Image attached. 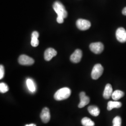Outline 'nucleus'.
I'll return each instance as SVG.
<instances>
[{
	"label": "nucleus",
	"instance_id": "nucleus-1",
	"mask_svg": "<svg viewBox=\"0 0 126 126\" xmlns=\"http://www.w3.org/2000/svg\"><path fill=\"white\" fill-rule=\"evenodd\" d=\"M71 94V90L68 87H63L58 90L54 95L55 99L58 101L68 99Z\"/></svg>",
	"mask_w": 126,
	"mask_h": 126
},
{
	"label": "nucleus",
	"instance_id": "nucleus-2",
	"mask_svg": "<svg viewBox=\"0 0 126 126\" xmlns=\"http://www.w3.org/2000/svg\"><path fill=\"white\" fill-rule=\"evenodd\" d=\"M53 8L58 16H61L63 18L67 17L68 13L63 5L59 1H56L53 5Z\"/></svg>",
	"mask_w": 126,
	"mask_h": 126
},
{
	"label": "nucleus",
	"instance_id": "nucleus-3",
	"mask_svg": "<svg viewBox=\"0 0 126 126\" xmlns=\"http://www.w3.org/2000/svg\"><path fill=\"white\" fill-rule=\"evenodd\" d=\"M103 71V67L101 64L98 63L95 64L91 73V76L92 79L94 80L98 79L102 75Z\"/></svg>",
	"mask_w": 126,
	"mask_h": 126
},
{
	"label": "nucleus",
	"instance_id": "nucleus-4",
	"mask_svg": "<svg viewBox=\"0 0 126 126\" xmlns=\"http://www.w3.org/2000/svg\"><path fill=\"white\" fill-rule=\"evenodd\" d=\"M76 26L81 31L88 30L91 26V23L88 20L83 19H79L76 22Z\"/></svg>",
	"mask_w": 126,
	"mask_h": 126
},
{
	"label": "nucleus",
	"instance_id": "nucleus-5",
	"mask_svg": "<svg viewBox=\"0 0 126 126\" xmlns=\"http://www.w3.org/2000/svg\"><path fill=\"white\" fill-rule=\"evenodd\" d=\"M90 49L96 54H100L104 50V45L101 42L93 43L89 45Z\"/></svg>",
	"mask_w": 126,
	"mask_h": 126
},
{
	"label": "nucleus",
	"instance_id": "nucleus-6",
	"mask_svg": "<svg viewBox=\"0 0 126 126\" xmlns=\"http://www.w3.org/2000/svg\"><path fill=\"white\" fill-rule=\"evenodd\" d=\"M34 62L33 59L26 55H22L18 58V62L23 65H32Z\"/></svg>",
	"mask_w": 126,
	"mask_h": 126
},
{
	"label": "nucleus",
	"instance_id": "nucleus-7",
	"mask_svg": "<svg viewBox=\"0 0 126 126\" xmlns=\"http://www.w3.org/2000/svg\"><path fill=\"white\" fill-rule=\"evenodd\" d=\"M116 37L119 42L124 43L126 42V31L122 27L119 28L116 32Z\"/></svg>",
	"mask_w": 126,
	"mask_h": 126
},
{
	"label": "nucleus",
	"instance_id": "nucleus-8",
	"mask_svg": "<svg viewBox=\"0 0 126 126\" xmlns=\"http://www.w3.org/2000/svg\"><path fill=\"white\" fill-rule=\"evenodd\" d=\"M82 52L80 49H77L70 57V60L72 63H79L81 61Z\"/></svg>",
	"mask_w": 126,
	"mask_h": 126
},
{
	"label": "nucleus",
	"instance_id": "nucleus-9",
	"mask_svg": "<svg viewBox=\"0 0 126 126\" xmlns=\"http://www.w3.org/2000/svg\"><path fill=\"white\" fill-rule=\"evenodd\" d=\"M79 97L80 102L78 105V107L79 108H83L89 103L90 99L88 96L86 95V93L85 92H81L79 94Z\"/></svg>",
	"mask_w": 126,
	"mask_h": 126
},
{
	"label": "nucleus",
	"instance_id": "nucleus-10",
	"mask_svg": "<svg viewBox=\"0 0 126 126\" xmlns=\"http://www.w3.org/2000/svg\"><path fill=\"white\" fill-rule=\"evenodd\" d=\"M40 118L42 121L45 123H47L50 121V114L49 108H43L41 113Z\"/></svg>",
	"mask_w": 126,
	"mask_h": 126
},
{
	"label": "nucleus",
	"instance_id": "nucleus-11",
	"mask_svg": "<svg viewBox=\"0 0 126 126\" xmlns=\"http://www.w3.org/2000/svg\"><path fill=\"white\" fill-rule=\"evenodd\" d=\"M57 54V52L54 49L49 48L47 49L45 52L44 53V58L46 61H50Z\"/></svg>",
	"mask_w": 126,
	"mask_h": 126
},
{
	"label": "nucleus",
	"instance_id": "nucleus-12",
	"mask_svg": "<svg viewBox=\"0 0 126 126\" xmlns=\"http://www.w3.org/2000/svg\"><path fill=\"white\" fill-rule=\"evenodd\" d=\"M113 88L110 84H108L105 86L104 91L103 97L105 99H109L113 94Z\"/></svg>",
	"mask_w": 126,
	"mask_h": 126
},
{
	"label": "nucleus",
	"instance_id": "nucleus-13",
	"mask_svg": "<svg viewBox=\"0 0 126 126\" xmlns=\"http://www.w3.org/2000/svg\"><path fill=\"white\" fill-rule=\"evenodd\" d=\"M39 33L38 32L35 31L33 32L32 35V41L31 45L33 47H36L39 45V41L38 38L39 37Z\"/></svg>",
	"mask_w": 126,
	"mask_h": 126
},
{
	"label": "nucleus",
	"instance_id": "nucleus-14",
	"mask_svg": "<svg viewBox=\"0 0 126 126\" xmlns=\"http://www.w3.org/2000/svg\"><path fill=\"white\" fill-rule=\"evenodd\" d=\"M122 104L119 101H110L108 104L107 109L108 111H111L113 108H120L122 107Z\"/></svg>",
	"mask_w": 126,
	"mask_h": 126
},
{
	"label": "nucleus",
	"instance_id": "nucleus-15",
	"mask_svg": "<svg viewBox=\"0 0 126 126\" xmlns=\"http://www.w3.org/2000/svg\"><path fill=\"white\" fill-rule=\"evenodd\" d=\"M88 111L90 114L94 116H97L99 115L100 110L99 108L95 106H91L88 108Z\"/></svg>",
	"mask_w": 126,
	"mask_h": 126
},
{
	"label": "nucleus",
	"instance_id": "nucleus-16",
	"mask_svg": "<svg viewBox=\"0 0 126 126\" xmlns=\"http://www.w3.org/2000/svg\"><path fill=\"white\" fill-rule=\"evenodd\" d=\"M124 95V93L121 90H117L113 92L112 98L113 100L116 101L121 99Z\"/></svg>",
	"mask_w": 126,
	"mask_h": 126
},
{
	"label": "nucleus",
	"instance_id": "nucleus-17",
	"mask_svg": "<svg viewBox=\"0 0 126 126\" xmlns=\"http://www.w3.org/2000/svg\"><path fill=\"white\" fill-rule=\"evenodd\" d=\"M27 87L31 92L34 93L36 91V88L33 81L31 79H28L26 81Z\"/></svg>",
	"mask_w": 126,
	"mask_h": 126
},
{
	"label": "nucleus",
	"instance_id": "nucleus-18",
	"mask_svg": "<svg viewBox=\"0 0 126 126\" xmlns=\"http://www.w3.org/2000/svg\"><path fill=\"white\" fill-rule=\"evenodd\" d=\"M81 123L83 126H94L95 125L94 122L87 117L83 118L81 120Z\"/></svg>",
	"mask_w": 126,
	"mask_h": 126
},
{
	"label": "nucleus",
	"instance_id": "nucleus-19",
	"mask_svg": "<svg viewBox=\"0 0 126 126\" xmlns=\"http://www.w3.org/2000/svg\"><path fill=\"white\" fill-rule=\"evenodd\" d=\"M9 90V87L4 83H0V92L1 93H5Z\"/></svg>",
	"mask_w": 126,
	"mask_h": 126
},
{
	"label": "nucleus",
	"instance_id": "nucleus-20",
	"mask_svg": "<svg viewBox=\"0 0 126 126\" xmlns=\"http://www.w3.org/2000/svg\"><path fill=\"white\" fill-rule=\"evenodd\" d=\"M113 126H121L122 125V119L120 116H116L113 121Z\"/></svg>",
	"mask_w": 126,
	"mask_h": 126
},
{
	"label": "nucleus",
	"instance_id": "nucleus-21",
	"mask_svg": "<svg viewBox=\"0 0 126 126\" xmlns=\"http://www.w3.org/2000/svg\"><path fill=\"white\" fill-rule=\"evenodd\" d=\"M5 71L4 68L2 65H0V79H1L3 78L4 76Z\"/></svg>",
	"mask_w": 126,
	"mask_h": 126
},
{
	"label": "nucleus",
	"instance_id": "nucleus-22",
	"mask_svg": "<svg viewBox=\"0 0 126 126\" xmlns=\"http://www.w3.org/2000/svg\"><path fill=\"white\" fill-rule=\"evenodd\" d=\"M63 19L64 18L61 16H58L57 18V21L59 23H62L63 22Z\"/></svg>",
	"mask_w": 126,
	"mask_h": 126
},
{
	"label": "nucleus",
	"instance_id": "nucleus-23",
	"mask_svg": "<svg viewBox=\"0 0 126 126\" xmlns=\"http://www.w3.org/2000/svg\"><path fill=\"white\" fill-rule=\"evenodd\" d=\"M122 13L123 15H125V16H126V7L124 8L123 9L122 11Z\"/></svg>",
	"mask_w": 126,
	"mask_h": 126
},
{
	"label": "nucleus",
	"instance_id": "nucleus-24",
	"mask_svg": "<svg viewBox=\"0 0 126 126\" xmlns=\"http://www.w3.org/2000/svg\"><path fill=\"white\" fill-rule=\"evenodd\" d=\"M25 126H36V125H35V124H28L26 125Z\"/></svg>",
	"mask_w": 126,
	"mask_h": 126
}]
</instances>
